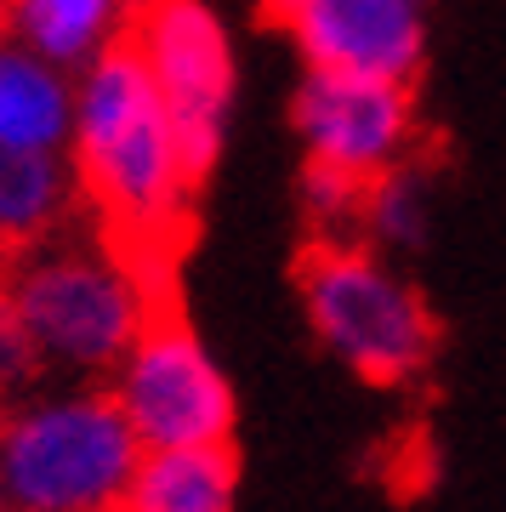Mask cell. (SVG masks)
I'll return each instance as SVG.
<instances>
[{
    "label": "cell",
    "mask_w": 506,
    "mask_h": 512,
    "mask_svg": "<svg viewBox=\"0 0 506 512\" xmlns=\"http://www.w3.org/2000/svg\"><path fill=\"white\" fill-rule=\"evenodd\" d=\"M69 183L97 228V245L131 268L148 296L177 291V268L199 234V200L177 183L154 80L120 29L97 46L80 92Z\"/></svg>",
    "instance_id": "6da1fadb"
},
{
    "label": "cell",
    "mask_w": 506,
    "mask_h": 512,
    "mask_svg": "<svg viewBox=\"0 0 506 512\" xmlns=\"http://www.w3.org/2000/svg\"><path fill=\"white\" fill-rule=\"evenodd\" d=\"M290 279L308 308L313 336L359 382L410 387L433 370L444 348V319L410 279L381 262L370 239L308 234L296 245Z\"/></svg>",
    "instance_id": "7a4b0ae2"
},
{
    "label": "cell",
    "mask_w": 506,
    "mask_h": 512,
    "mask_svg": "<svg viewBox=\"0 0 506 512\" xmlns=\"http://www.w3.org/2000/svg\"><path fill=\"white\" fill-rule=\"evenodd\" d=\"M137 461L143 444L109 387L0 404L6 512H114Z\"/></svg>",
    "instance_id": "3957f363"
},
{
    "label": "cell",
    "mask_w": 506,
    "mask_h": 512,
    "mask_svg": "<svg viewBox=\"0 0 506 512\" xmlns=\"http://www.w3.org/2000/svg\"><path fill=\"white\" fill-rule=\"evenodd\" d=\"M6 296L23 330L35 336L46 370H69V376H114L154 302L103 245L52 251V239L6 262Z\"/></svg>",
    "instance_id": "277c9868"
},
{
    "label": "cell",
    "mask_w": 506,
    "mask_h": 512,
    "mask_svg": "<svg viewBox=\"0 0 506 512\" xmlns=\"http://www.w3.org/2000/svg\"><path fill=\"white\" fill-rule=\"evenodd\" d=\"M114 29L137 46L160 97L177 183L205 194L222 154V120L234 97V52L205 0H120Z\"/></svg>",
    "instance_id": "5b68a950"
},
{
    "label": "cell",
    "mask_w": 506,
    "mask_h": 512,
    "mask_svg": "<svg viewBox=\"0 0 506 512\" xmlns=\"http://www.w3.org/2000/svg\"><path fill=\"white\" fill-rule=\"evenodd\" d=\"M109 393L126 410L143 450H182V444L234 439V416H239L234 387L211 365L205 342L188 325L182 291L148 302L126 359L109 376Z\"/></svg>",
    "instance_id": "8992f818"
},
{
    "label": "cell",
    "mask_w": 506,
    "mask_h": 512,
    "mask_svg": "<svg viewBox=\"0 0 506 512\" xmlns=\"http://www.w3.org/2000/svg\"><path fill=\"white\" fill-rule=\"evenodd\" d=\"M416 80H364V74L308 69L290 97V126L308 143V160L342 165L353 177H387L393 165L421 154Z\"/></svg>",
    "instance_id": "52a82bcc"
},
{
    "label": "cell",
    "mask_w": 506,
    "mask_h": 512,
    "mask_svg": "<svg viewBox=\"0 0 506 512\" xmlns=\"http://www.w3.org/2000/svg\"><path fill=\"white\" fill-rule=\"evenodd\" d=\"M256 23L290 35L319 74L416 80L427 69L421 0H256Z\"/></svg>",
    "instance_id": "ba28073f"
},
{
    "label": "cell",
    "mask_w": 506,
    "mask_h": 512,
    "mask_svg": "<svg viewBox=\"0 0 506 512\" xmlns=\"http://www.w3.org/2000/svg\"><path fill=\"white\" fill-rule=\"evenodd\" d=\"M239 507V450L228 444H182L143 450L120 512H234Z\"/></svg>",
    "instance_id": "9c48e42d"
},
{
    "label": "cell",
    "mask_w": 506,
    "mask_h": 512,
    "mask_svg": "<svg viewBox=\"0 0 506 512\" xmlns=\"http://www.w3.org/2000/svg\"><path fill=\"white\" fill-rule=\"evenodd\" d=\"M69 200L74 183L52 160V148L0 143V262H18L46 239H57Z\"/></svg>",
    "instance_id": "30bf717a"
},
{
    "label": "cell",
    "mask_w": 506,
    "mask_h": 512,
    "mask_svg": "<svg viewBox=\"0 0 506 512\" xmlns=\"http://www.w3.org/2000/svg\"><path fill=\"white\" fill-rule=\"evenodd\" d=\"M69 126V97L52 69H40L35 57L0 52V143L23 148H52Z\"/></svg>",
    "instance_id": "8fae6325"
},
{
    "label": "cell",
    "mask_w": 506,
    "mask_h": 512,
    "mask_svg": "<svg viewBox=\"0 0 506 512\" xmlns=\"http://www.w3.org/2000/svg\"><path fill=\"white\" fill-rule=\"evenodd\" d=\"M120 12V0H12V18L23 23V35L35 40L52 63H86Z\"/></svg>",
    "instance_id": "7c38bea8"
},
{
    "label": "cell",
    "mask_w": 506,
    "mask_h": 512,
    "mask_svg": "<svg viewBox=\"0 0 506 512\" xmlns=\"http://www.w3.org/2000/svg\"><path fill=\"white\" fill-rule=\"evenodd\" d=\"M40 382H46V359H40L35 336L23 330L12 296H6V268H0V404L40 393Z\"/></svg>",
    "instance_id": "4fadbf2b"
},
{
    "label": "cell",
    "mask_w": 506,
    "mask_h": 512,
    "mask_svg": "<svg viewBox=\"0 0 506 512\" xmlns=\"http://www.w3.org/2000/svg\"><path fill=\"white\" fill-rule=\"evenodd\" d=\"M6 29H12V0H0V40H6Z\"/></svg>",
    "instance_id": "5bb4252c"
},
{
    "label": "cell",
    "mask_w": 506,
    "mask_h": 512,
    "mask_svg": "<svg viewBox=\"0 0 506 512\" xmlns=\"http://www.w3.org/2000/svg\"><path fill=\"white\" fill-rule=\"evenodd\" d=\"M0 512H6V490H0Z\"/></svg>",
    "instance_id": "9a60e30c"
},
{
    "label": "cell",
    "mask_w": 506,
    "mask_h": 512,
    "mask_svg": "<svg viewBox=\"0 0 506 512\" xmlns=\"http://www.w3.org/2000/svg\"><path fill=\"white\" fill-rule=\"evenodd\" d=\"M0 268H6V262H0Z\"/></svg>",
    "instance_id": "2e32d148"
},
{
    "label": "cell",
    "mask_w": 506,
    "mask_h": 512,
    "mask_svg": "<svg viewBox=\"0 0 506 512\" xmlns=\"http://www.w3.org/2000/svg\"><path fill=\"white\" fill-rule=\"evenodd\" d=\"M114 512H120V507H114Z\"/></svg>",
    "instance_id": "e0dca14e"
}]
</instances>
